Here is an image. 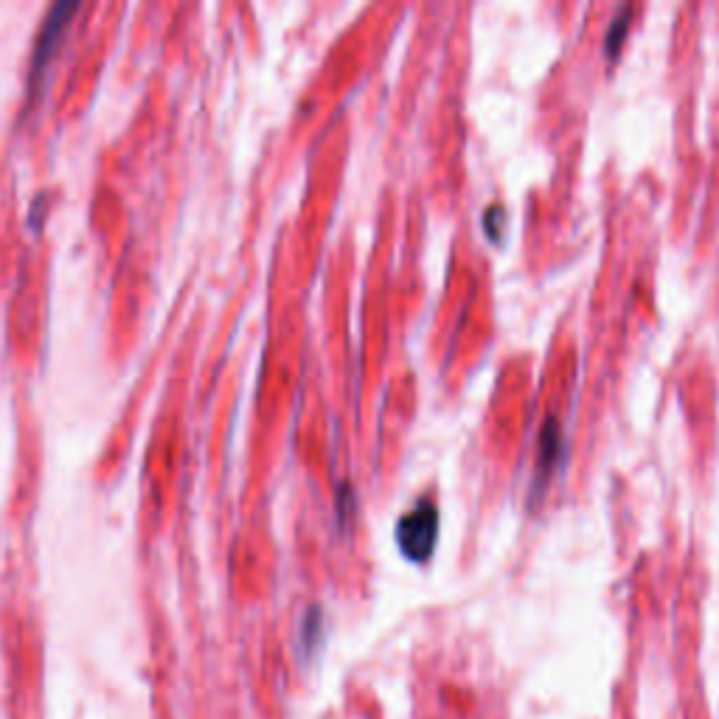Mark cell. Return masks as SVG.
I'll list each match as a JSON object with an SVG mask.
<instances>
[{
    "label": "cell",
    "instance_id": "1",
    "mask_svg": "<svg viewBox=\"0 0 719 719\" xmlns=\"http://www.w3.org/2000/svg\"><path fill=\"white\" fill-rule=\"evenodd\" d=\"M397 545L399 551L411 562H427L436 551L439 540V509L430 498H422L411 512L402 514L397 523Z\"/></svg>",
    "mask_w": 719,
    "mask_h": 719
},
{
    "label": "cell",
    "instance_id": "2",
    "mask_svg": "<svg viewBox=\"0 0 719 719\" xmlns=\"http://www.w3.org/2000/svg\"><path fill=\"white\" fill-rule=\"evenodd\" d=\"M76 12V3L74 0H62V3H54L51 6V12L45 17V26H43V34L37 37V48H34V57H31V71H29V88L34 90L37 85V79L43 74L45 62L51 57V51H54V45H57L59 34L65 31L68 26V20L74 17Z\"/></svg>",
    "mask_w": 719,
    "mask_h": 719
},
{
    "label": "cell",
    "instance_id": "3",
    "mask_svg": "<svg viewBox=\"0 0 719 719\" xmlns=\"http://www.w3.org/2000/svg\"><path fill=\"white\" fill-rule=\"evenodd\" d=\"M559 450H562V433H559L557 422L551 419V422H545L543 441H540V478H548V472L554 470Z\"/></svg>",
    "mask_w": 719,
    "mask_h": 719
},
{
    "label": "cell",
    "instance_id": "4",
    "mask_svg": "<svg viewBox=\"0 0 719 719\" xmlns=\"http://www.w3.org/2000/svg\"><path fill=\"white\" fill-rule=\"evenodd\" d=\"M630 17H632V6H624L621 9V15L613 20V26L607 31V40H604V51H607V57H616L618 51H621V45L627 40V29H630Z\"/></svg>",
    "mask_w": 719,
    "mask_h": 719
},
{
    "label": "cell",
    "instance_id": "5",
    "mask_svg": "<svg viewBox=\"0 0 719 719\" xmlns=\"http://www.w3.org/2000/svg\"><path fill=\"white\" fill-rule=\"evenodd\" d=\"M321 641V610L318 607H312L304 618V646L312 649V646Z\"/></svg>",
    "mask_w": 719,
    "mask_h": 719
},
{
    "label": "cell",
    "instance_id": "6",
    "mask_svg": "<svg viewBox=\"0 0 719 719\" xmlns=\"http://www.w3.org/2000/svg\"><path fill=\"white\" fill-rule=\"evenodd\" d=\"M503 220H506V211L500 206H489L484 211V225H486V231H489V236L498 242L500 239V231H503Z\"/></svg>",
    "mask_w": 719,
    "mask_h": 719
},
{
    "label": "cell",
    "instance_id": "7",
    "mask_svg": "<svg viewBox=\"0 0 719 719\" xmlns=\"http://www.w3.org/2000/svg\"><path fill=\"white\" fill-rule=\"evenodd\" d=\"M354 512V492H352V484H343L340 486V495H338V514L340 520L346 523Z\"/></svg>",
    "mask_w": 719,
    "mask_h": 719
}]
</instances>
